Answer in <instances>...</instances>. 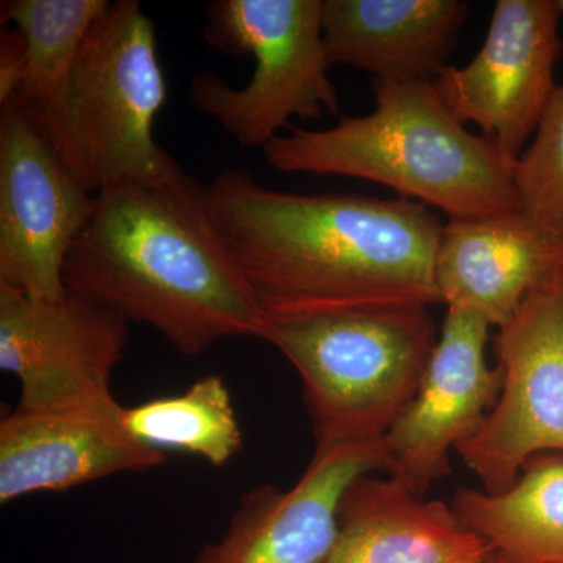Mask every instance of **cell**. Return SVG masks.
Instances as JSON below:
<instances>
[{
  "label": "cell",
  "mask_w": 563,
  "mask_h": 563,
  "mask_svg": "<svg viewBox=\"0 0 563 563\" xmlns=\"http://www.w3.org/2000/svg\"><path fill=\"white\" fill-rule=\"evenodd\" d=\"M563 274V239L518 209L448 221L435 257L444 306L503 328L525 299Z\"/></svg>",
  "instance_id": "14"
},
{
  "label": "cell",
  "mask_w": 563,
  "mask_h": 563,
  "mask_svg": "<svg viewBox=\"0 0 563 563\" xmlns=\"http://www.w3.org/2000/svg\"><path fill=\"white\" fill-rule=\"evenodd\" d=\"M27 73V46L18 29L0 33V106L13 101Z\"/></svg>",
  "instance_id": "21"
},
{
  "label": "cell",
  "mask_w": 563,
  "mask_h": 563,
  "mask_svg": "<svg viewBox=\"0 0 563 563\" xmlns=\"http://www.w3.org/2000/svg\"><path fill=\"white\" fill-rule=\"evenodd\" d=\"M562 16L558 0H498L476 57L433 79L457 120L476 124L515 162L559 87Z\"/></svg>",
  "instance_id": "10"
},
{
  "label": "cell",
  "mask_w": 563,
  "mask_h": 563,
  "mask_svg": "<svg viewBox=\"0 0 563 563\" xmlns=\"http://www.w3.org/2000/svg\"><path fill=\"white\" fill-rule=\"evenodd\" d=\"M206 43L232 57L252 55L244 88L210 70L196 74L190 99L239 146L265 147L292 118L339 114L322 36V0H214L202 29Z\"/></svg>",
  "instance_id": "6"
},
{
  "label": "cell",
  "mask_w": 563,
  "mask_h": 563,
  "mask_svg": "<svg viewBox=\"0 0 563 563\" xmlns=\"http://www.w3.org/2000/svg\"><path fill=\"white\" fill-rule=\"evenodd\" d=\"M376 107L325 131L292 129L263 147L280 173L344 176L385 185L448 221L520 209L517 162L451 111L433 79L373 80Z\"/></svg>",
  "instance_id": "3"
},
{
  "label": "cell",
  "mask_w": 563,
  "mask_h": 563,
  "mask_svg": "<svg viewBox=\"0 0 563 563\" xmlns=\"http://www.w3.org/2000/svg\"><path fill=\"white\" fill-rule=\"evenodd\" d=\"M207 188L214 224L273 321L443 303L444 224L424 203L276 191L239 168Z\"/></svg>",
  "instance_id": "1"
},
{
  "label": "cell",
  "mask_w": 563,
  "mask_h": 563,
  "mask_svg": "<svg viewBox=\"0 0 563 563\" xmlns=\"http://www.w3.org/2000/svg\"><path fill=\"white\" fill-rule=\"evenodd\" d=\"M559 7H561L562 13H563V0H558Z\"/></svg>",
  "instance_id": "22"
},
{
  "label": "cell",
  "mask_w": 563,
  "mask_h": 563,
  "mask_svg": "<svg viewBox=\"0 0 563 563\" xmlns=\"http://www.w3.org/2000/svg\"><path fill=\"white\" fill-rule=\"evenodd\" d=\"M514 181L520 209L563 239V85L518 158Z\"/></svg>",
  "instance_id": "20"
},
{
  "label": "cell",
  "mask_w": 563,
  "mask_h": 563,
  "mask_svg": "<svg viewBox=\"0 0 563 563\" xmlns=\"http://www.w3.org/2000/svg\"><path fill=\"white\" fill-rule=\"evenodd\" d=\"M470 11L463 0H322L328 60L374 80L435 79Z\"/></svg>",
  "instance_id": "16"
},
{
  "label": "cell",
  "mask_w": 563,
  "mask_h": 563,
  "mask_svg": "<svg viewBox=\"0 0 563 563\" xmlns=\"http://www.w3.org/2000/svg\"><path fill=\"white\" fill-rule=\"evenodd\" d=\"M63 282L129 324L151 325L187 357L235 336L266 342L272 331L214 224L209 188L185 173L98 192Z\"/></svg>",
  "instance_id": "2"
},
{
  "label": "cell",
  "mask_w": 563,
  "mask_h": 563,
  "mask_svg": "<svg viewBox=\"0 0 563 563\" xmlns=\"http://www.w3.org/2000/svg\"><path fill=\"white\" fill-rule=\"evenodd\" d=\"M490 328L448 307L420 388L385 435L388 476L418 495L451 473V454L481 431L498 402L503 372L485 357Z\"/></svg>",
  "instance_id": "11"
},
{
  "label": "cell",
  "mask_w": 563,
  "mask_h": 563,
  "mask_svg": "<svg viewBox=\"0 0 563 563\" xmlns=\"http://www.w3.org/2000/svg\"><path fill=\"white\" fill-rule=\"evenodd\" d=\"M492 563H498V562H496V561H493Z\"/></svg>",
  "instance_id": "23"
},
{
  "label": "cell",
  "mask_w": 563,
  "mask_h": 563,
  "mask_svg": "<svg viewBox=\"0 0 563 563\" xmlns=\"http://www.w3.org/2000/svg\"><path fill=\"white\" fill-rule=\"evenodd\" d=\"M109 0H13L2 3V24L10 22L27 46V73L14 96L18 109L35 106L57 88L84 46Z\"/></svg>",
  "instance_id": "19"
},
{
  "label": "cell",
  "mask_w": 563,
  "mask_h": 563,
  "mask_svg": "<svg viewBox=\"0 0 563 563\" xmlns=\"http://www.w3.org/2000/svg\"><path fill=\"white\" fill-rule=\"evenodd\" d=\"M166 96L154 22L136 0H117L57 88L20 110L81 187L98 195L184 173L154 139Z\"/></svg>",
  "instance_id": "4"
},
{
  "label": "cell",
  "mask_w": 563,
  "mask_h": 563,
  "mask_svg": "<svg viewBox=\"0 0 563 563\" xmlns=\"http://www.w3.org/2000/svg\"><path fill=\"white\" fill-rule=\"evenodd\" d=\"M96 195L81 187L13 103L0 117V285L38 299L66 292L63 268Z\"/></svg>",
  "instance_id": "8"
},
{
  "label": "cell",
  "mask_w": 563,
  "mask_h": 563,
  "mask_svg": "<svg viewBox=\"0 0 563 563\" xmlns=\"http://www.w3.org/2000/svg\"><path fill=\"white\" fill-rule=\"evenodd\" d=\"M439 336L428 306H390L273 321L266 342L301 377L317 448H325L383 442Z\"/></svg>",
  "instance_id": "5"
},
{
  "label": "cell",
  "mask_w": 563,
  "mask_h": 563,
  "mask_svg": "<svg viewBox=\"0 0 563 563\" xmlns=\"http://www.w3.org/2000/svg\"><path fill=\"white\" fill-rule=\"evenodd\" d=\"M503 388L481 431L455 454L483 492L501 495L526 463L563 454V274L533 290L495 340Z\"/></svg>",
  "instance_id": "7"
},
{
  "label": "cell",
  "mask_w": 563,
  "mask_h": 563,
  "mask_svg": "<svg viewBox=\"0 0 563 563\" xmlns=\"http://www.w3.org/2000/svg\"><path fill=\"white\" fill-rule=\"evenodd\" d=\"M453 509L498 563H563V454L536 455L501 495L459 488Z\"/></svg>",
  "instance_id": "17"
},
{
  "label": "cell",
  "mask_w": 563,
  "mask_h": 563,
  "mask_svg": "<svg viewBox=\"0 0 563 563\" xmlns=\"http://www.w3.org/2000/svg\"><path fill=\"white\" fill-rule=\"evenodd\" d=\"M122 421L155 450L198 455L214 468L242 453L243 432L231 391L220 374H207L180 395L124 407Z\"/></svg>",
  "instance_id": "18"
},
{
  "label": "cell",
  "mask_w": 563,
  "mask_h": 563,
  "mask_svg": "<svg viewBox=\"0 0 563 563\" xmlns=\"http://www.w3.org/2000/svg\"><path fill=\"white\" fill-rule=\"evenodd\" d=\"M117 399L11 410L0 421V504L158 468L166 454L140 442Z\"/></svg>",
  "instance_id": "13"
},
{
  "label": "cell",
  "mask_w": 563,
  "mask_h": 563,
  "mask_svg": "<svg viewBox=\"0 0 563 563\" xmlns=\"http://www.w3.org/2000/svg\"><path fill=\"white\" fill-rule=\"evenodd\" d=\"M388 466L385 440L317 448L288 490L262 484L244 493L221 539L202 547L195 563H325L344 492L363 474Z\"/></svg>",
  "instance_id": "12"
},
{
  "label": "cell",
  "mask_w": 563,
  "mask_h": 563,
  "mask_svg": "<svg viewBox=\"0 0 563 563\" xmlns=\"http://www.w3.org/2000/svg\"><path fill=\"white\" fill-rule=\"evenodd\" d=\"M490 547L453 507L393 477L363 474L344 492L325 563H492Z\"/></svg>",
  "instance_id": "15"
},
{
  "label": "cell",
  "mask_w": 563,
  "mask_h": 563,
  "mask_svg": "<svg viewBox=\"0 0 563 563\" xmlns=\"http://www.w3.org/2000/svg\"><path fill=\"white\" fill-rule=\"evenodd\" d=\"M128 343L129 322L85 296L38 299L0 285V369L20 383L21 409L113 398Z\"/></svg>",
  "instance_id": "9"
}]
</instances>
